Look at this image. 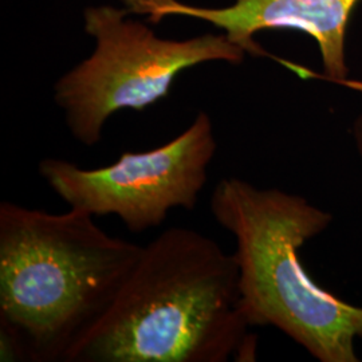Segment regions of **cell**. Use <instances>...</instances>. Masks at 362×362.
<instances>
[{"instance_id": "3", "label": "cell", "mask_w": 362, "mask_h": 362, "mask_svg": "<svg viewBox=\"0 0 362 362\" xmlns=\"http://www.w3.org/2000/svg\"><path fill=\"white\" fill-rule=\"evenodd\" d=\"M209 209L236 242L242 310L247 322L272 326L320 362H358L362 306L311 279L299 251L333 215L299 194L224 177Z\"/></svg>"}, {"instance_id": "6", "label": "cell", "mask_w": 362, "mask_h": 362, "mask_svg": "<svg viewBox=\"0 0 362 362\" xmlns=\"http://www.w3.org/2000/svg\"><path fill=\"white\" fill-rule=\"evenodd\" d=\"M132 13H149V22L158 23L167 15H182L207 21L226 31L233 43L252 55L272 57L300 73L302 69L264 52L254 35L267 28H296L318 43L325 74L337 82L348 77L345 37L350 16L360 0H233L224 8H203L176 0H122Z\"/></svg>"}, {"instance_id": "8", "label": "cell", "mask_w": 362, "mask_h": 362, "mask_svg": "<svg viewBox=\"0 0 362 362\" xmlns=\"http://www.w3.org/2000/svg\"><path fill=\"white\" fill-rule=\"evenodd\" d=\"M351 133H353V140H354V146H356L357 155L360 157L362 164V113L354 121Z\"/></svg>"}, {"instance_id": "5", "label": "cell", "mask_w": 362, "mask_h": 362, "mask_svg": "<svg viewBox=\"0 0 362 362\" xmlns=\"http://www.w3.org/2000/svg\"><path fill=\"white\" fill-rule=\"evenodd\" d=\"M216 148L212 121L200 112L181 134L155 149L122 152L116 163L94 169L47 157L38 173L69 207L115 215L128 231L141 233L160 227L172 209H194Z\"/></svg>"}, {"instance_id": "1", "label": "cell", "mask_w": 362, "mask_h": 362, "mask_svg": "<svg viewBox=\"0 0 362 362\" xmlns=\"http://www.w3.org/2000/svg\"><path fill=\"white\" fill-rule=\"evenodd\" d=\"M239 266L211 238L170 227L143 252L65 362L254 361Z\"/></svg>"}, {"instance_id": "4", "label": "cell", "mask_w": 362, "mask_h": 362, "mask_svg": "<svg viewBox=\"0 0 362 362\" xmlns=\"http://www.w3.org/2000/svg\"><path fill=\"white\" fill-rule=\"evenodd\" d=\"M127 13L107 6L86 10V31L97 39L95 52L54 88L71 136L89 148L101 141L106 121L117 112H143L168 97L184 70L211 61L245 59L246 50L227 34L165 40L143 23L125 19Z\"/></svg>"}, {"instance_id": "2", "label": "cell", "mask_w": 362, "mask_h": 362, "mask_svg": "<svg viewBox=\"0 0 362 362\" xmlns=\"http://www.w3.org/2000/svg\"><path fill=\"white\" fill-rule=\"evenodd\" d=\"M94 218L0 203V321L22 338L27 361H64L143 252Z\"/></svg>"}, {"instance_id": "7", "label": "cell", "mask_w": 362, "mask_h": 362, "mask_svg": "<svg viewBox=\"0 0 362 362\" xmlns=\"http://www.w3.org/2000/svg\"><path fill=\"white\" fill-rule=\"evenodd\" d=\"M0 361H27L26 348L19 334L0 321Z\"/></svg>"}]
</instances>
